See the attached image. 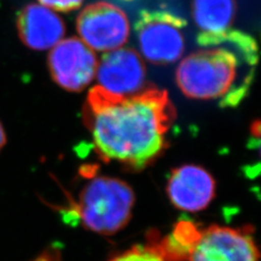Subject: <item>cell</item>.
Wrapping results in <instances>:
<instances>
[{"label":"cell","instance_id":"obj_1","mask_svg":"<svg viewBox=\"0 0 261 261\" xmlns=\"http://www.w3.org/2000/svg\"><path fill=\"white\" fill-rule=\"evenodd\" d=\"M85 116L103 159L141 169L165 149L175 111L166 91L149 88L122 97L95 86L87 97Z\"/></svg>","mask_w":261,"mask_h":261},{"label":"cell","instance_id":"obj_2","mask_svg":"<svg viewBox=\"0 0 261 261\" xmlns=\"http://www.w3.org/2000/svg\"><path fill=\"white\" fill-rule=\"evenodd\" d=\"M197 43L202 48L187 56L176 69L178 88L193 99L236 107L247 96L255 77L256 40L230 29L216 34L200 33Z\"/></svg>","mask_w":261,"mask_h":261},{"label":"cell","instance_id":"obj_3","mask_svg":"<svg viewBox=\"0 0 261 261\" xmlns=\"http://www.w3.org/2000/svg\"><path fill=\"white\" fill-rule=\"evenodd\" d=\"M134 200V193L125 182L109 176H96L80 194L76 216L88 230L110 235L126 225Z\"/></svg>","mask_w":261,"mask_h":261},{"label":"cell","instance_id":"obj_4","mask_svg":"<svg viewBox=\"0 0 261 261\" xmlns=\"http://www.w3.org/2000/svg\"><path fill=\"white\" fill-rule=\"evenodd\" d=\"M185 20L169 11H143L135 23V32L144 58L156 64L177 61L185 48Z\"/></svg>","mask_w":261,"mask_h":261},{"label":"cell","instance_id":"obj_5","mask_svg":"<svg viewBox=\"0 0 261 261\" xmlns=\"http://www.w3.org/2000/svg\"><path fill=\"white\" fill-rule=\"evenodd\" d=\"M76 29L82 42L100 53L121 48L129 35V22L124 11L103 2L88 5L82 10Z\"/></svg>","mask_w":261,"mask_h":261},{"label":"cell","instance_id":"obj_6","mask_svg":"<svg viewBox=\"0 0 261 261\" xmlns=\"http://www.w3.org/2000/svg\"><path fill=\"white\" fill-rule=\"evenodd\" d=\"M97 57L80 38L60 40L48 56V67L53 80L71 92L84 89L96 75Z\"/></svg>","mask_w":261,"mask_h":261},{"label":"cell","instance_id":"obj_7","mask_svg":"<svg viewBox=\"0 0 261 261\" xmlns=\"http://www.w3.org/2000/svg\"><path fill=\"white\" fill-rule=\"evenodd\" d=\"M259 254L251 235L244 230L210 226L200 231L189 261H258Z\"/></svg>","mask_w":261,"mask_h":261},{"label":"cell","instance_id":"obj_8","mask_svg":"<svg viewBox=\"0 0 261 261\" xmlns=\"http://www.w3.org/2000/svg\"><path fill=\"white\" fill-rule=\"evenodd\" d=\"M95 76L97 86L112 95L125 97L142 92L146 70L140 55L133 49L121 47L101 57Z\"/></svg>","mask_w":261,"mask_h":261},{"label":"cell","instance_id":"obj_9","mask_svg":"<svg viewBox=\"0 0 261 261\" xmlns=\"http://www.w3.org/2000/svg\"><path fill=\"white\" fill-rule=\"evenodd\" d=\"M167 193L177 209L197 212L206 209L214 199L216 182L203 168L183 166L175 169L169 177Z\"/></svg>","mask_w":261,"mask_h":261},{"label":"cell","instance_id":"obj_10","mask_svg":"<svg viewBox=\"0 0 261 261\" xmlns=\"http://www.w3.org/2000/svg\"><path fill=\"white\" fill-rule=\"evenodd\" d=\"M16 29L22 43L33 50H47L62 40L65 28L54 10L40 5L30 4L19 12Z\"/></svg>","mask_w":261,"mask_h":261},{"label":"cell","instance_id":"obj_11","mask_svg":"<svg viewBox=\"0 0 261 261\" xmlns=\"http://www.w3.org/2000/svg\"><path fill=\"white\" fill-rule=\"evenodd\" d=\"M193 18L200 33L216 34L230 30L235 19V0H193Z\"/></svg>","mask_w":261,"mask_h":261},{"label":"cell","instance_id":"obj_12","mask_svg":"<svg viewBox=\"0 0 261 261\" xmlns=\"http://www.w3.org/2000/svg\"><path fill=\"white\" fill-rule=\"evenodd\" d=\"M199 234L200 230L193 222L182 221L176 225L173 233L165 241V244L157 247L165 260L169 256H174V259L183 256L189 258Z\"/></svg>","mask_w":261,"mask_h":261},{"label":"cell","instance_id":"obj_13","mask_svg":"<svg viewBox=\"0 0 261 261\" xmlns=\"http://www.w3.org/2000/svg\"><path fill=\"white\" fill-rule=\"evenodd\" d=\"M110 261H165L158 247L154 246H134Z\"/></svg>","mask_w":261,"mask_h":261},{"label":"cell","instance_id":"obj_14","mask_svg":"<svg viewBox=\"0 0 261 261\" xmlns=\"http://www.w3.org/2000/svg\"><path fill=\"white\" fill-rule=\"evenodd\" d=\"M38 3L49 9L68 12L80 8L83 0H38Z\"/></svg>","mask_w":261,"mask_h":261},{"label":"cell","instance_id":"obj_15","mask_svg":"<svg viewBox=\"0 0 261 261\" xmlns=\"http://www.w3.org/2000/svg\"><path fill=\"white\" fill-rule=\"evenodd\" d=\"M7 143V135H6V130L3 126V123L0 122V151L3 150V148L5 147Z\"/></svg>","mask_w":261,"mask_h":261},{"label":"cell","instance_id":"obj_16","mask_svg":"<svg viewBox=\"0 0 261 261\" xmlns=\"http://www.w3.org/2000/svg\"><path fill=\"white\" fill-rule=\"evenodd\" d=\"M127 2H129V0H127Z\"/></svg>","mask_w":261,"mask_h":261}]
</instances>
